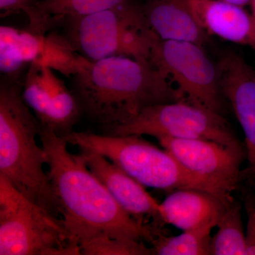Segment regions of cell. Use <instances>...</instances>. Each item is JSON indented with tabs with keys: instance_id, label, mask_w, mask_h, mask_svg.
Returning <instances> with one entry per match:
<instances>
[{
	"instance_id": "obj_1",
	"label": "cell",
	"mask_w": 255,
	"mask_h": 255,
	"mask_svg": "<svg viewBox=\"0 0 255 255\" xmlns=\"http://www.w3.org/2000/svg\"><path fill=\"white\" fill-rule=\"evenodd\" d=\"M48 177L63 210V221L79 247L100 238L145 239L147 226L124 211L87 167L81 155L69 152L68 142L50 128L40 127Z\"/></svg>"
},
{
	"instance_id": "obj_11",
	"label": "cell",
	"mask_w": 255,
	"mask_h": 255,
	"mask_svg": "<svg viewBox=\"0 0 255 255\" xmlns=\"http://www.w3.org/2000/svg\"><path fill=\"white\" fill-rule=\"evenodd\" d=\"M219 85L246 136L248 168L243 175L255 180V69L234 52L226 53L217 65Z\"/></svg>"
},
{
	"instance_id": "obj_13",
	"label": "cell",
	"mask_w": 255,
	"mask_h": 255,
	"mask_svg": "<svg viewBox=\"0 0 255 255\" xmlns=\"http://www.w3.org/2000/svg\"><path fill=\"white\" fill-rule=\"evenodd\" d=\"M233 199L232 196L218 195L198 189H178L161 203V218L164 222L182 231L206 226L215 228Z\"/></svg>"
},
{
	"instance_id": "obj_23",
	"label": "cell",
	"mask_w": 255,
	"mask_h": 255,
	"mask_svg": "<svg viewBox=\"0 0 255 255\" xmlns=\"http://www.w3.org/2000/svg\"><path fill=\"white\" fill-rule=\"evenodd\" d=\"M223 1H226V2L230 3V4L243 7V6H246L247 4H251L253 0H223Z\"/></svg>"
},
{
	"instance_id": "obj_18",
	"label": "cell",
	"mask_w": 255,
	"mask_h": 255,
	"mask_svg": "<svg viewBox=\"0 0 255 255\" xmlns=\"http://www.w3.org/2000/svg\"><path fill=\"white\" fill-rule=\"evenodd\" d=\"M241 204L231 201L218 221L217 232L211 238L210 255H245L246 235Z\"/></svg>"
},
{
	"instance_id": "obj_14",
	"label": "cell",
	"mask_w": 255,
	"mask_h": 255,
	"mask_svg": "<svg viewBox=\"0 0 255 255\" xmlns=\"http://www.w3.org/2000/svg\"><path fill=\"white\" fill-rule=\"evenodd\" d=\"M142 8L149 26L159 39L202 47L208 41V33L198 22L191 0H149Z\"/></svg>"
},
{
	"instance_id": "obj_6",
	"label": "cell",
	"mask_w": 255,
	"mask_h": 255,
	"mask_svg": "<svg viewBox=\"0 0 255 255\" xmlns=\"http://www.w3.org/2000/svg\"><path fill=\"white\" fill-rule=\"evenodd\" d=\"M0 255H79L81 251L62 220L0 174Z\"/></svg>"
},
{
	"instance_id": "obj_20",
	"label": "cell",
	"mask_w": 255,
	"mask_h": 255,
	"mask_svg": "<svg viewBox=\"0 0 255 255\" xmlns=\"http://www.w3.org/2000/svg\"><path fill=\"white\" fill-rule=\"evenodd\" d=\"M81 255H150L152 248H147L142 241L100 238L80 246Z\"/></svg>"
},
{
	"instance_id": "obj_17",
	"label": "cell",
	"mask_w": 255,
	"mask_h": 255,
	"mask_svg": "<svg viewBox=\"0 0 255 255\" xmlns=\"http://www.w3.org/2000/svg\"><path fill=\"white\" fill-rule=\"evenodd\" d=\"M213 228L206 226L183 231L179 236L167 237L157 232L156 227H152L146 240L152 245L153 255H210Z\"/></svg>"
},
{
	"instance_id": "obj_24",
	"label": "cell",
	"mask_w": 255,
	"mask_h": 255,
	"mask_svg": "<svg viewBox=\"0 0 255 255\" xmlns=\"http://www.w3.org/2000/svg\"><path fill=\"white\" fill-rule=\"evenodd\" d=\"M252 9H253V18L254 20L255 26V0H253L251 2Z\"/></svg>"
},
{
	"instance_id": "obj_10",
	"label": "cell",
	"mask_w": 255,
	"mask_h": 255,
	"mask_svg": "<svg viewBox=\"0 0 255 255\" xmlns=\"http://www.w3.org/2000/svg\"><path fill=\"white\" fill-rule=\"evenodd\" d=\"M156 138L191 173L219 182L233 191L238 187L241 180V166L246 152L231 150L209 140L167 136Z\"/></svg>"
},
{
	"instance_id": "obj_16",
	"label": "cell",
	"mask_w": 255,
	"mask_h": 255,
	"mask_svg": "<svg viewBox=\"0 0 255 255\" xmlns=\"http://www.w3.org/2000/svg\"><path fill=\"white\" fill-rule=\"evenodd\" d=\"M130 0H39L26 13L29 29L46 33L62 20L82 17L111 9Z\"/></svg>"
},
{
	"instance_id": "obj_3",
	"label": "cell",
	"mask_w": 255,
	"mask_h": 255,
	"mask_svg": "<svg viewBox=\"0 0 255 255\" xmlns=\"http://www.w3.org/2000/svg\"><path fill=\"white\" fill-rule=\"evenodd\" d=\"M41 123L25 103L22 85L4 78L0 85V174L23 196L63 221V210L45 172L47 155L36 142Z\"/></svg>"
},
{
	"instance_id": "obj_15",
	"label": "cell",
	"mask_w": 255,
	"mask_h": 255,
	"mask_svg": "<svg viewBox=\"0 0 255 255\" xmlns=\"http://www.w3.org/2000/svg\"><path fill=\"white\" fill-rule=\"evenodd\" d=\"M191 3L206 33L255 49L254 20L243 7L223 0H191Z\"/></svg>"
},
{
	"instance_id": "obj_21",
	"label": "cell",
	"mask_w": 255,
	"mask_h": 255,
	"mask_svg": "<svg viewBox=\"0 0 255 255\" xmlns=\"http://www.w3.org/2000/svg\"><path fill=\"white\" fill-rule=\"evenodd\" d=\"M250 179L254 182L255 189H246L243 192V203L248 216L245 255H255V180Z\"/></svg>"
},
{
	"instance_id": "obj_4",
	"label": "cell",
	"mask_w": 255,
	"mask_h": 255,
	"mask_svg": "<svg viewBox=\"0 0 255 255\" xmlns=\"http://www.w3.org/2000/svg\"><path fill=\"white\" fill-rule=\"evenodd\" d=\"M68 143L95 151L112 161L144 187L172 191L198 189L229 196L233 190L219 182L196 175L165 149L142 135H114L73 131L63 137Z\"/></svg>"
},
{
	"instance_id": "obj_22",
	"label": "cell",
	"mask_w": 255,
	"mask_h": 255,
	"mask_svg": "<svg viewBox=\"0 0 255 255\" xmlns=\"http://www.w3.org/2000/svg\"><path fill=\"white\" fill-rule=\"evenodd\" d=\"M36 3L35 0H0L1 16H9L19 11L26 14Z\"/></svg>"
},
{
	"instance_id": "obj_7",
	"label": "cell",
	"mask_w": 255,
	"mask_h": 255,
	"mask_svg": "<svg viewBox=\"0 0 255 255\" xmlns=\"http://www.w3.org/2000/svg\"><path fill=\"white\" fill-rule=\"evenodd\" d=\"M105 134L199 139L246 152L244 145L221 114L186 101L150 106Z\"/></svg>"
},
{
	"instance_id": "obj_12",
	"label": "cell",
	"mask_w": 255,
	"mask_h": 255,
	"mask_svg": "<svg viewBox=\"0 0 255 255\" xmlns=\"http://www.w3.org/2000/svg\"><path fill=\"white\" fill-rule=\"evenodd\" d=\"M80 150L87 167L128 214L143 226L148 225L150 219L163 221L160 204L145 191L142 184L103 155L89 149Z\"/></svg>"
},
{
	"instance_id": "obj_2",
	"label": "cell",
	"mask_w": 255,
	"mask_h": 255,
	"mask_svg": "<svg viewBox=\"0 0 255 255\" xmlns=\"http://www.w3.org/2000/svg\"><path fill=\"white\" fill-rule=\"evenodd\" d=\"M73 78L82 112L106 132L150 106L184 101L150 62L128 57L88 60Z\"/></svg>"
},
{
	"instance_id": "obj_19",
	"label": "cell",
	"mask_w": 255,
	"mask_h": 255,
	"mask_svg": "<svg viewBox=\"0 0 255 255\" xmlns=\"http://www.w3.org/2000/svg\"><path fill=\"white\" fill-rule=\"evenodd\" d=\"M55 77L51 68L32 63L22 85L23 100L42 125L46 124L49 114Z\"/></svg>"
},
{
	"instance_id": "obj_8",
	"label": "cell",
	"mask_w": 255,
	"mask_h": 255,
	"mask_svg": "<svg viewBox=\"0 0 255 255\" xmlns=\"http://www.w3.org/2000/svg\"><path fill=\"white\" fill-rule=\"evenodd\" d=\"M150 63L177 85L183 100L221 114L224 97L217 65L208 58L202 46L157 38L151 50Z\"/></svg>"
},
{
	"instance_id": "obj_9",
	"label": "cell",
	"mask_w": 255,
	"mask_h": 255,
	"mask_svg": "<svg viewBox=\"0 0 255 255\" xmlns=\"http://www.w3.org/2000/svg\"><path fill=\"white\" fill-rule=\"evenodd\" d=\"M87 61L68 38L57 33L0 27V71L6 78L18 79L25 65L32 63L74 76Z\"/></svg>"
},
{
	"instance_id": "obj_5",
	"label": "cell",
	"mask_w": 255,
	"mask_h": 255,
	"mask_svg": "<svg viewBox=\"0 0 255 255\" xmlns=\"http://www.w3.org/2000/svg\"><path fill=\"white\" fill-rule=\"evenodd\" d=\"M68 21L69 41L90 61L124 56L150 62L157 36L149 26L143 8L130 1Z\"/></svg>"
}]
</instances>
